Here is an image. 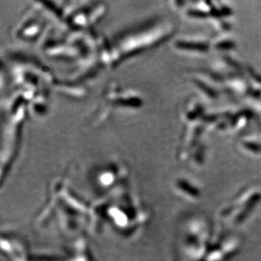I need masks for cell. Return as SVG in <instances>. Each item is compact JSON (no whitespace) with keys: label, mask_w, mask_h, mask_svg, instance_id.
<instances>
[{"label":"cell","mask_w":261,"mask_h":261,"mask_svg":"<svg viewBox=\"0 0 261 261\" xmlns=\"http://www.w3.org/2000/svg\"><path fill=\"white\" fill-rule=\"evenodd\" d=\"M38 20H40L38 17H34V15L27 16L18 25L17 37L20 39L25 40V42H32V40L36 39L42 32V24Z\"/></svg>","instance_id":"6da1fadb"},{"label":"cell","mask_w":261,"mask_h":261,"mask_svg":"<svg viewBox=\"0 0 261 261\" xmlns=\"http://www.w3.org/2000/svg\"><path fill=\"white\" fill-rule=\"evenodd\" d=\"M175 47L177 49L185 51V52L204 54L208 52L210 44L202 40L182 39L175 43Z\"/></svg>","instance_id":"7a4b0ae2"},{"label":"cell","mask_w":261,"mask_h":261,"mask_svg":"<svg viewBox=\"0 0 261 261\" xmlns=\"http://www.w3.org/2000/svg\"><path fill=\"white\" fill-rule=\"evenodd\" d=\"M240 147L250 155H257L261 154V143L257 141V139L245 138L241 141Z\"/></svg>","instance_id":"3957f363"},{"label":"cell","mask_w":261,"mask_h":261,"mask_svg":"<svg viewBox=\"0 0 261 261\" xmlns=\"http://www.w3.org/2000/svg\"><path fill=\"white\" fill-rule=\"evenodd\" d=\"M227 87L236 94L245 93L248 91V84L240 77H232L227 82Z\"/></svg>","instance_id":"277c9868"},{"label":"cell","mask_w":261,"mask_h":261,"mask_svg":"<svg viewBox=\"0 0 261 261\" xmlns=\"http://www.w3.org/2000/svg\"><path fill=\"white\" fill-rule=\"evenodd\" d=\"M193 83L195 85V87H197L198 90L204 94V96L206 98L215 99L217 96V92L215 91L214 89L211 87L207 82L204 81H201L200 79L197 78H194L193 79Z\"/></svg>","instance_id":"5b68a950"},{"label":"cell","mask_w":261,"mask_h":261,"mask_svg":"<svg viewBox=\"0 0 261 261\" xmlns=\"http://www.w3.org/2000/svg\"><path fill=\"white\" fill-rule=\"evenodd\" d=\"M235 46L232 40L227 37H220L213 42V47L220 51H229L232 50Z\"/></svg>","instance_id":"8992f818"}]
</instances>
